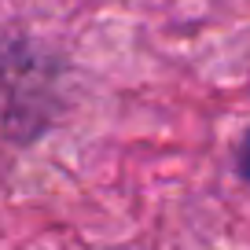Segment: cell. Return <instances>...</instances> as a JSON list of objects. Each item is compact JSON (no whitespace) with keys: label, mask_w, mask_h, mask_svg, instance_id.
I'll return each instance as SVG.
<instances>
[{"label":"cell","mask_w":250,"mask_h":250,"mask_svg":"<svg viewBox=\"0 0 250 250\" xmlns=\"http://www.w3.org/2000/svg\"><path fill=\"white\" fill-rule=\"evenodd\" d=\"M235 173H239L243 180H250V129L239 140V151H235Z\"/></svg>","instance_id":"1"}]
</instances>
